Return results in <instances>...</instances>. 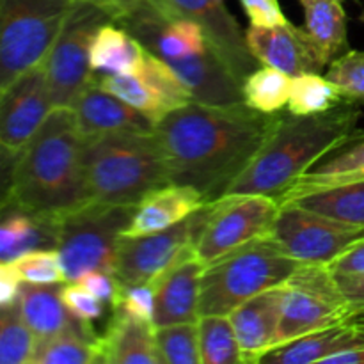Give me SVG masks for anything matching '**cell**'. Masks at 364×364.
Masks as SVG:
<instances>
[{
    "label": "cell",
    "mask_w": 364,
    "mask_h": 364,
    "mask_svg": "<svg viewBox=\"0 0 364 364\" xmlns=\"http://www.w3.org/2000/svg\"><path fill=\"white\" fill-rule=\"evenodd\" d=\"M198 322L156 327V347L162 364H201Z\"/></svg>",
    "instance_id": "36"
},
{
    "label": "cell",
    "mask_w": 364,
    "mask_h": 364,
    "mask_svg": "<svg viewBox=\"0 0 364 364\" xmlns=\"http://www.w3.org/2000/svg\"><path fill=\"white\" fill-rule=\"evenodd\" d=\"M364 347V329L348 320L327 329L306 334L294 341L270 350L262 363L270 364H309L326 363L331 355Z\"/></svg>",
    "instance_id": "23"
},
{
    "label": "cell",
    "mask_w": 364,
    "mask_h": 364,
    "mask_svg": "<svg viewBox=\"0 0 364 364\" xmlns=\"http://www.w3.org/2000/svg\"><path fill=\"white\" fill-rule=\"evenodd\" d=\"M96 343L100 364H162L155 323L121 309H110L109 322Z\"/></svg>",
    "instance_id": "18"
},
{
    "label": "cell",
    "mask_w": 364,
    "mask_h": 364,
    "mask_svg": "<svg viewBox=\"0 0 364 364\" xmlns=\"http://www.w3.org/2000/svg\"><path fill=\"white\" fill-rule=\"evenodd\" d=\"M77 0H0V91L41 66Z\"/></svg>",
    "instance_id": "6"
},
{
    "label": "cell",
    "mask_w": 364,
    "mask_h": 364,
    "mask_svg": "<svg viewBox=\"0 0 364 364\" xmlns=\"http://www.w3.org/2000/svg\"><path fill=\"white\" fill-rule=\"evenodd\" d=\"M110 309H121L132 316L153 322L155 318V290L151 284H123L116 304Z\"/></svg>",
    "instance_id": "41"
},
{
    "label": "cell",
    "mask_w": 364,
    "mask_h": 364,
    "mask_svg": "<svg viewBox=\"0 0 364 364\" xmlns=\"http://www.w3.org/2000/svg\"><path fill=\"white\" fill-rule=\"evenodd\" d=\"M191 89L194 102L206 105H238L245 103L242 84L215 50H208L183 59L167 60Z\"/></svg>",
    "instance_id": "19"
},
{
    "label": "cell",
    "mask_w": 364,
    "mask_h": 364,
    "mask_svg": "<svg viewBox=\"0 0 364 364\" xmlns=\"http://www.w3.org/2000/svg\"><path fill=\"white\" fill-rule=\"evenodd\" d=\"M135 206L87 201L57 219V251L66 283L78 281L89 270H116L121 240Z\"/></svg>",
    "instance_id": "7"
},
{
    "label": "cell",
    "mask_w": 364,
    "mask_h": 364,
    "mask_svg": "<svg viewBox=\"0 0 364 364\" xmlns=\"http://www.w3.org/2000/svg\"><path fill=\"white\" fill-rule=\"evenodd\" d=\"M60 297H63L64 306L68 311L75 316V318L82 320V322H95L103 315V308L105 302L100 301L95 294L87 290L78 281H70L64 283L60 288Z\"/></svg>",
    "instance_id": "40"
},
{
    "label": "cell",
    "mask_w": 364,
    "mask_h": 364,
    "mask_svg": "<svg viewBox=\"0 0 364 364\" xmlns=\"http://www.w3.org/2000/svg\"><path fill=\"white\" fill-rule=\"evenodd\" d=\"M304 9V31L323 63L348 52L347 13L340 0H299Z\"/></svg>",
    "instance_id": "26"
},
{
    "label": "cell",
    "mask_w": 364,
    "mask_h": 364,
    "mask_svg": "<svg viewBox=\"0 0 364 364\" xmlns=\"http://www.w3.org/2000/svg\"><path fill=\"white\" fill-rule=\"evenodd\" d=\"M326 77L340 89L343 100L364 103V50H348L334 59Z\"/></svg>",
    "instance_id": "38"
},
{
    "label": "cell",
    "mask_w": 364,
    "mask_h": 364,
    "mask_svg": "<svg viewBox=\"0 0 364 364\" xmlns=\"http://www.w3.org/2000/svg\"><path fill=\"white\" fill-rule=\"evenodd\" d=\"M63 284H21L18 304L21 316L38 341L59 336L82 323V320L75 318L64 306L60 297Z\"/></svg>",
    "instance_id": "24"
},
{
    "label": "cell",
    "mask_w": 364,
    "mask_h": 364,
    "mask_svg": "<svg viewBox=\"0 0 364 364\" xmlns=\"http://www.w3.org/2000/svg\"><path fill=\"white\" fill-rule=\"evenodd\" d=\"M334 276H355L364 274V237L348 245L327 265Z\"/></svg>",
    "instance_id": "44"
},
{
    "label": "cell",
    "mask_w": 364,
    "mask_h": 364,
    "mask_svg": "<svg viewBox=\"0 0 364 364\" xmlns=\"http://www.w3.org/2000/svg\"><path fill=\"white\" fill-rule=\"evenodd\" d=\"M345 102L340 89L320 73H304L291 80L288 112L295 116H316Z\"/></svg>",
    "instance_id": "33"
},
{
    "label": "cell",
    "mask_w": 364,
    "mask_h": 364,
    "mask_svg": "<svg viewBox=\"0 0 364 364\" xmlns=\"http://www.w3.org/2000/svg\"><path fill=\"white\" fill-rule=\"evenodd\" d=\"M45 64L18 77L0 91V144L6 159H14L52 114Z\"/></svg>",
    "instance_id": "13"
},
{
    "label": "cell",
    "mask_w": 364,
    "mask_h": 364,
    "mask_svg": "<svg viewBox=\"0 0 364 364\" xmlns=\"http://www.w3.org/2000/svg\"><path fill=\"white\" fill-rule=\"evenodd\" d=\"M359 117V103L347 100L316 116L279 112L258 155L224 196L277 198L323 156L363 135L364 130L358 128Z\"/></svg>",
    "instance_id": "3"
},
{
    "label": "cell",
    "mask_w": 364,
    "mask_h": 364,
    "mask_svg": "<svg viewBox=\"0 0 364 364\" xmlns=\"http://www.w3.org/2000/svg\"><path fill=\"white\" fill-rule=\"evenodd\" d=\"M137 75L155 89V92L162 98L169 112L194 102L191 89L181 80L180 75L171 68V64L166 59L153 53L151 50H146L144 63H142L141 71Z\"/></svg>",
    "instance_id": "35"
},
{
    "label": "cell",
    "mask_w": 364,
    "mask_h": 364,
    "mask_svg": "<svg viewBox=\"0 0 364 364\" xmlns=\"http://www.w3.org/2000/svg\"><path fill=\"white\" fill-rule=\"evenodd\" d=\"M21 284H23V279L13 262L0 263V308H6L18 301Z\"/></svg>",
    "instance_id": "45"
},
{
    "label": "cell",
    "mask_w": 364,
    "mask_h": 364,
    "mask_svg": "<svg viewBox=\"0 0 364 364\" xmlns=\"http://www.w3.org/2000/svg\"><path fill=\"white\" fill-rule=\"evenodd\" d=\"M299 267L270 233L263 235L205 267L199 315H230L255 295L283 284Z\"/></svg>",
    "instance_id": "5"
},
{
    "label": "cell",
    "mask_w": 364,
    "mask_h": 364,
    "mask_svg": "<svg viewBox=\"0 0 364 364\" xmlns=\"http://www.w3.org/2000/svg\"><path fill=\"white\" fill-rule=\"evenodd\" d=\"M146 46L116 21H107L96 34L91 48V66L96 73L137 75L144 63Z\"/></svg>",
    "instance_id": "27"
},
{
    "label": "cell",
    "mask_w": 364,
    "mask_h": 364,
    "mask_svg": "<svg viewBox=\"0 0 364 364\" xmlns=\"http://www.w3.org/2000/svg\"><path fill=\"white\" fill-rule=\"evenodd\" d=\"M245 41L258 63L277 68L290 77L320 73L327 66L304 27H295L290 21L274 27L251 25L245 31Z\"/></svg>",
    "instance_id": "15"
},
{
    "label": "cell",
    "mask_w": 364,
    "mask_h": 364,
    "mask_svg": "<svg viewBox=\"0 0 364 364\" xmlns=\"http://www.w3.org/2000/svg\"><path fill=\"white\" fill-rule=\"evenodd\" d=\"M23 283L63 284L66 283L63 259L57 249H36L11 259Z\"/></svg>",
    "instance_id": "37"
},
{
    "label": "cell",
    "mask_w": 364,
    "mask_h": 364,
    "mask_svg": "<svg viewBox=\"0 0 364 364\" xmlns=\"http://www.w3.org/2000/svg\"><path fill=\"white\" fill-rule=\"evenodd\" d=\"M89 201L137 206L149 192L171 183L155 130H121L84 139Z\"/></svg>",
    "instance_id": "4"
},
{
    "label": "cell",
    "mask_w": 364,
    "mask_h": 364,
    "mask_svg": "<svg viewBox=\"0 0 364 364\" xmlns=\"http://www.w3.org/2000/svg\"><path fill=\"white\" fill-rule=\"evenodd\" d=\"M251 25L256 27H274L288 21L277 0H240Z\"/></svg>",
    "instance_id": "43"
},
{
    "label": "cell",
    "mask_w": 364,
    "mask_h": 364,
    "mask_svg": "<svg viewBox=\"0 0 364 364\" xmlns=\"http://www.w3.org/2000/svg\"><path fill=\"white\" fill-rule=\"evenodd\" d=\"M114 21L87 0H77L45 64L53 109H71L80 92L96 78L91 48L100 27Z\"/></svg>",
    "instance_id": "9"
},
{
    "label": "cell",
    "mask_w": 364,
    "mask_h": 364,
    "mask_svg": "<svg viewBox=\"0 0 364 364\" xmlns=\"http://www.w3.org/2000/svg\"><path fill=\"white\" fill-rule=\"evenodd\" d=\"M291 80L294 77L277 68L265 66L255 70L242 84L245 103L270 116L283 112L290 100Z\"/></svg>",
    "instance_id": "30"
},
{
    "label": "cell",
    "mask_w": 364,
    "mask_h": 364,
    "mask_svg": "<svg viewBox=\"0 0 364 364\" xmlns=\"http://www.w3.org/2000/svg\"><path fill=\"white\" fill-rule=\"evenodd\" d=\"M276 116L247 103L192 102L171 110L155 124L171 183L194 187L208 203L220 199L258 155Z\"/></svg>",
    "instance_id": "1"
},
{
    "label": "cell",
    "mask_w": 364,
    "mask_h": 364,
    "mask_svg": "<svg viewBox=\"0 0 364 364\" xmlns=\"http://www.w3.org/2000/svg\"><path fill=\"white\" fill-rule=\"evenodd\" d=\"M87 2L105 11L117 25L124 28L148 14H162L167 20H174L159 0H87Z\"/></svg>",
    "instance_id": "39"
},
{
    "label": "cell",
    "mask_w": 364,
    "mask_h": 364,
    "mask_svg": "<svg viewBox=\"0 0 364 364\" xmlns=\"http://www.w3.org/2000/svg\"><path fill=\"white\" fill-rule=\"evenodd\" d=\"M212 205L213 203H208L169 230L142 237H124L119 245L114 276L127 287L155 283L174 263L196 251Z\"/></svg>",
    "instance_id": "11"
},
{
    "label": "cell",
    "mask_w": 364,
    "mask_h": 364,
    "mask_svg": "<svg viewBox=\"0 0 364 364\" xmlns=\"http://www.w3.org/2000/svg\"><path fill=\"white\" fill-rule=\"evenodd\" d=\"M291 203L341 223L364 228V178L340 187L302 196Z\"/></svg>",
    "instance_id": "29"
},
{
    "label": "cell",
    "mask_w": 364,
    "mask_h": 364,
    "mask_svg": "<svg viewBox=\"0 0 364 364\" xmlns=\"http://www.w3.org/2000/svg\"><path fill=\"white\" fill-rule=\"evenodd\" d=\"M338 284L343 291L345 299L350 304L352 313L364 309V274L355 276H336Z\"/></svg>",
    "instance_id": "46"
},
{
    "label": "cell",
    "mask_w": 364,
    "mask_h": 364,
    "mask_svg": "<svg viewBox=\"0 0 364 364\" xmlns=\"http://www.w3.org/2000/svg\"><path fill=\"white\" fill-rule=\"evenodd\" d=\"M340 2H345V0H340Z\"/></svg>",
    "instance_id": "49"
},
{
    "label": "cell",
    "mask_w": 364,
    "mask_h": 364,
    "mask_svg": "<svg viewBox=\"0 0 364 364\" xmlns=\"http://www.w3.org/2000/svg\"><path fill=\"white\" fill-rule=\"evenodd\" d=\"M326 363L327 364H364V347L352 348V350L331 355L329 359H326Z\"/></svg>",
    "instance_id": "47"
},
{
    "label": "cell",
    "mask_w": 364,
    "mask_h": 364,
    "mask_svg": "<svg viewBox=\"0 0 364 364\" xmlns=\"http://www.w3.org/2000/svg\"><path fill=\"white\" fill-rule=\"evenodd\" d=\"M199 326L201 364H240L242 352L230 315H203Z\"/></svg>",
    "instance_id": "32"
},
{
    "label": "cell",
    "mask_w": 364,
    "mask_h": 364,
    "mask_svg": "<svg viewBox=\"0 0 364 364\" xmlns=\"http://www.w3.org/2000/svg\"><path fill=\"white\" fill-rule=\"evenodd\" d=\"M364 178V134L340 146L316 162L308 173L295 180L290 187L277 196L279 205L295 201L313 192L340 187Z\"/></svg>",
    "instance_id": "22"
},
{
    "label": "cell",
    "mask_w": 364,
    "mask_h": 364,
    "mask_svg": "<svg viewBox=\"0 0 364 364\" xmlns=\"http://www.w3.org/2000/svg\"><path fill=\"white\" fill-rule=\"evenodd\" d=\"M173 18H188L205 28L210 45L240 84L256 70L258 60L224 0H160Z\"/></svg>",
    "instance_id": "14"
},
{
    "label": "cell",
    "mask_w": 364,
    "mask_h": 364,
    "mask_svg": "<svg viewBox=\"0 0 364 364\" xmlns=\"http://www.w3.org/2000/svg\"><path fill=\"white\" fill-rule=\"evenodd\" d=\"M98 84L107 92L117 96L124 103L139 110L153 124L160 123L169 114V109L162 102V98L156 95L155 89L139 75L98 73Z\"/></svg>",
    "instance_id": "31"
},
{
    "label": "cell",
    "mask_w": 364,
    "mask_h": 364,
    "mask_svg": "<svg viewBox=\"0 0 364 364\" xmlns=\"http://www.w3.org/2000/svg\"><path fill=\"white\" fill-rule=\"evenodd\" d=\"M348 322L354 323V326L361 327V329H364V309H361V311H355L352 313L350 316H348Z\"/></svg>",
    "instance_id": "48"
},
{
    "label": "cell",
    "mask_w": 364,
    "mask_h": 364,
    "mask_svg": "<svg viewBox=\"0 0 364 364\" xmlns=\"http://www.w3.org/2000/svg\"><path fill=\"white\" fill-rule=\"evenodd\" d=\"M281 205L274 196H224L212 205L205 228L196 244V255L205 267L228 252L269 235Z\"/></svg>",
    "instance_id": "10"
},
{
    "label": "cell",
    "mask_w": 364,
    "mask_h": 364,
    "mask_svg": "<svg viewBox=\"0 0 364 364\" xmlns=\"http://www.w3.org/2000/svg\"><path fill=\"white\" fill-rule=\"evenodd\" d=\"M78 283L84 284V287L87 288L91 294H95L100 301L109 304V308H112V306L116 304L117 297H119L121 287H123L112 272H105V270H89V272H85L84 276L78 279Z\"/></svg>",
    "instance_id": "42"
},
{
    "label": "cell",
    "mask_w": 364,
    "mask_h": 364,
    "mask_svg": "<svg viewBox=\"0 0 364 364\" xmlns=\"http://www.w3.org/2000/svg\"><path fill=\"white\" fill-rule=\"evenodd\" d=\"M11 162L2 206L59 219L89 201L84 137L73 109H53Z\"/></svg>",
    "instance_id": "2"
},
{
    "label": "cell",
    "mask_w": 364,
    "mask_h": 364,
    "mask_svg": "<svg viewBox=\"0 0 364 364\" xmlns=\"http://www.w3.org/2000/svg\"><path fill=\"white\" fill-rule=\"evenodd\" d=\"M96 341L92 323L82 322L59 336L39 340L32 364H100Z\"/></svg>",
    "instance_id": "28"
},
{
    "label": "cell",
    "mask_w": 364,
    "mask_h": 364,
    "mask_svg": "<svg viewBox=\"0 0 364 364\" xmlns=\"http://www.w3.org/2000/svg\"><path fill=\"white\" fill-rule=\"evenodd\" d=\"M283 284L262 291L230 313L240 343L242 363H262L274 348L283 313Z\"/></svg>",
    "instance_id": "17"
},
{
    "label": "cell",
    "mask_w": 364,
    "mask_h": 364,
    "mask_svg": "<svg viewBox=\"0 0 364 364\" xmlns=\"http://www.w3.org/2000/svg\"><path fill=\"white\" fill-rule=\"evenodd\" d=\"M283 288V313L274 348L345 322L352 315L350 304L327 265H301Z\"/></svg>",
    "instance_id": "8"
},
{
    "label": "cell",
    "mask_w": 364,
    "mask_h": 364,
    "mask_svg": "<svg viewBox=\"0 0 364 364\" xmlns=\"http://www.w3.org/2000/svg\"><path fill=\"white\" fill-rule=\"evenodd\" d=\"M205 263L198 258L196 251L167 269L155 283V318L156 327L173 323L198 322L199 295H201V277Z\"/></svg>",
    "instance_id": "16"
},
{
    "label": "cell",
    "mask_w": 364,
    "mask_h": 364,
    "mask_svg": "<svg viewBox=\"0 0 364 364\" xmlns=\"http://www.w3.org/2000/svg\"><path fill=\"white\" fill-rule=\"evenodd\" d=\"M71 109L84 139L121 130H155V124L148 117L100 87L98 75L80 92Z\"/></svg>",
    "instance_id": "20"
},
{
    "label": "cell",
    "mask_w": 364,
    "mask_h": 364,
    "mask_svg": "<svg viewBox=\"0 0 364 364\" xmlns=\"http://www.w3.org/2000/svg\"><path fill=\"white\" fill-rule=\"evenodd\" d=\"M36 249H57V219L2 206L0 258L11 262Z\"/></svg>",
    "instance_id": "25"
},
{
    "label": "cell",
    "mask_w": 364,
    "mask_h": 364,
    "mask_svg": "<svg viewBox=\"0 0 364 364\" xmlns=\"http://www.w3.org/2000/svg\"><path fill=\"white\" fill-rule=\"evenodd\" d=\"M38 338L21 316L18 301L0 311V363L32 364Z\"/></svg>",
    "instance_id": "34"
},
{
    "label": "cell",
    "mask_w": 364,
    "mask_h": 364,
    "mask_svg": "<svg viewBox=\"0 0 364 364\" xmlns=\"http://www.w3.org/2000/svg\"><path fill=\"white\" fill-rule=\"evenodd\" d=\"M208 205L205 196L188 185L169 183L149 192L137 206L124 237H142L176 226Z\"/></svg>",
    "instance_id": "21"
},
{
    "label": "cell",
    "mask_w": 364,
    "mask_h": 364,
    "mask_svg": "<svg viewBox=\"0 0 364 364\" xmlns=\"http://www.w3.org/2000/svg\"><path fill=\"white\" fill-rule=\"evenodd\" d=\"M270 237L301 265H329L348 245L364 237V228L290 203L281 206Z\"/></svg>",
    "instance_id": "12"
},
{
    "label": "cell",
    "mask_w": 364,
    "mask_h": 364,
    "mask_svg": "<svg viewBox=\"0 0 364 364\" xmlns=\"http://www.w3.org/2000/svg\"><path fill=\"white\" fill-rule=\"evenodd\" d=\"M159 2H160V0H159ZM160 4H162V2H160ZM164 9H166V7H164Z\"/></svg>",
    "instance_id": "50"
}]
</instances>
